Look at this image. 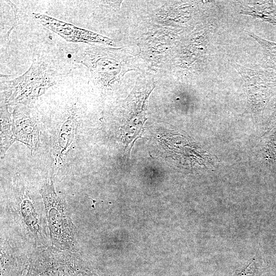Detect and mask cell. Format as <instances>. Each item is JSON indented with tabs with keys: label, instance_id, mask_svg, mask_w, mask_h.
<instances>
[{
	"label": "cell",
	"instance_id": "cell-1",
	"mask_svg": "<svg viewBox=\"0 0 276 276\" xmlns=\"http://www.w3.org/2000/svg\"><path fill=\"white\" fill-rule=\"evenodd\" d=\"M34 56L30 67L13 79L1 80V96L7 105L33 104L50 87L61 82L75 66L65 46Z\"/></svg>",
	"mask_w": 276,
	"mask_h": 276
},
{
	"label": "cell",
	"instance_id": "cell-2",
	"mask_svg": "<svg viewBox=\"0 0 276 276\" xmlns=\"http://www.w3.org/2000/svg\"><path fill=\"white\" fill-rule=\"evenodd\" d=\"M40 193L45 205L53 244L61 250H78L76 227L67 205L55 192L52 178L45 181Z\"/></svg>",
	"mask_w": 276,
	"mask_h": 276
},
{
	"label": "cell",
	"instance_id": "cell-3",
	"mask_svg": "<svg viewBox=\"0 0 276 276\" xmlns=\"http://www.w3.org/2000/svg\"><path fill=\"white\" fill-rule=\"evenodd\" d=\"M29 260L26 276H77L85 271L78 254L52 247L38 248Z\"/></svg>",
	"mask_w": 276,
	"mask_h": 276
},
{
	"label": "cell",
	"instance_id": "cell-4",
	"mask_svg": "<svg viewBox=\"0 0 276 276\" xmlns=\"http://www.w3.org/2000/svg\"><path fill=\"white\" fill-rule=\"evenodd\" d=\"M80 102L76 97L59 110L58 123L53 146L52 154L56 167L63 166L76 140L80 119Z\"/></svg>",
	"mask_w": 276,
	"mask_h": 276
},
{
	"label": "cell",
	"instance_id": "cell-5",
	"mask_svg": "<svg viewBox=\"0 0 276 276\" xmlns=\"http://www.w3.org/2000/svg\"><path fill=\"white\" fill-rule=\"evenodd\" d=\"M35 111L31 105H18L13 113L15 140L31 150L37 147L39 141V129L34 115Z\"/></svg>",
	"mask_w": 276,
	"mask_h": 276
},
{
	"label": "cell",
	"instance_id": "cell-6",
	"mask_svg": "<svg viewBox=\"0 0 276 276\" xmlns=\"http://www.w3.org/2000/svg\"><path fill=\"white\" fill-rule=\"evenodd\" d=\"M1 276H21L25 260L6 242H1Z\"/></svg>",
	"mask_w": 276,
	"mask_h": 276
},
{
	"label": "cell",
	"instance_id": "cell-7",
	"mask_svg": "<svg viewBox=\"0 0 276 276\" xmlns=\"http://www.w3.org/2000/svg\"><path fill=\"white\" fill-rule=\"evenodd\" d=\"M8 105L2 101L1 105V157L4 158L14 142V134L13 118L8 110Z\"/></svg>",
	"mask_w": 276,
	"mask_h": 276
},
{
	"label": "cell",
	"instance_id": "cell-8",
	"mask_svg": "<svg viewBox=\"0 0 276 276\" xmlns=\"http://www.w3.org/2000/svg\"><path fill=\"white\" fill-rule=\"evenodd\" d=\"M82 276H94L90 273H88L86 271L82 273Z\"/></svg>",
	"mask_w": 276,
	"mask_h": 276
}]
</instances>
